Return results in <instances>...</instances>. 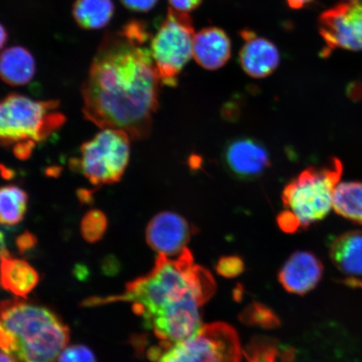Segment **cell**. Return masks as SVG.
<instances>
[{"label":"cell","instance_id":"obj_1","mask_svg":"<svg viewBox=\"0 0 362 362\" xmlns=\"http://www.w3.org/2000/svg\"><path fill=\"white\" fill-rule=\"evenodd\" d=\"M148 36L138 22H131L103 42L90 67L81 93L85 119L102 129L124 131L131 139L151 134L158 105V71Z\"/></svg>","mask_w":362,"mask_h":362},{"label":"cell","instance_id":"obj_2","mask_svg":"<svg viewBox=\"0 0 362 362\" xmlns=\"http://www.w3.org/2000/svg\"><path fill=\"white\" fill-rule=\"evenodd\" d=\"M216 284L209 271L194 262L185 248L176 259L158 255L155 267L146 275L127 284L119 296L92 297L81 303L83 307H97L116 302H129L144 325L163 312L189 300L204 305L214 296Z\"/></svg>","mask_w":362,"mask_h":362},{"label":"cell","instance_id":"obj_3","mask_svg":"<svg viewBox=\"0 0 362 362\" xmlns=\"http://www.w3.org/2000/svg\"><path fill=\"white\" fill-rule=\"evenodd\" d=\"M0 322L15 343L19 362H57L70 341V329L51 309L25 298L0 301Z\"/></svg>","mask_w":362,"mask_h":362},{"label":"cell","instance_id":"obj_4","mask_svg":"<svg viewBox=\"0 0 362 362\" xmlns=\"http://www.w3.org/2000/svg\"><path fill=\"white\" fill-rule=\"evenodd\" d=\"M342 173V162L332 158L327 165L302 171L284 187V211L293 216L298 230L309 228L329 214Z\"/></svg>","mask_w":362,"mask_h":362},{"label":"cell","instance_id":"obj_5","mask_svg":"<svg viewBox=\"0 0 362 362\" xmlns=\"http://www.w3.org/2000/svg\"><path fill=\"white\" fill-rule=\"evenodd\" d=\"M58 101H36L11 93L0 100V147L42 143L64 125Z\"/></svg>","mask_w":362,"mask_h":362},{"label":"cell","instance_id":"obj_6","mask_svg":"<svg viewBox=\"0 0 362 362\" xmlns=\"http://www.w3.org/2000/svg\"><path fill=\"white\" fill-rule=\"evenodd\" d=\"M242 354L236 330L223 322L203 325L185 341L148 352L153 362H240Z\"/></svg>","mask_w":362,"mask_h":362},{"label":"cell","instance_id":"obj_7","mask_svg":"<svg viewBox=\"0 0 362 362\" xmlns=\"http://www.w3.org/2000/svg\"><path fill=\"white\" fill-rule=\"evenodd\" d=\"M130 139L123 130L104 129L81 146L72 168L94 185L119 182L129 165Z\"/></svg>","mask_w":362,"mask_h":362},{"label":"cell","instance_id":"obj_8","mask_svg":"<svg viewBox=\"0 0 362 362\" xmlns=\"http://www.w3.org/2000/svg\"><path fill=\"white\" fill-rule=\"evenodd\" d=\"M194 35L189 13L170 8L149 48L163 85H177L178 76L193 56Z\"/></svg>","mask_w":362,"mask_h":362},{"label":"cell","instance_id":"obj_9","mask_svg":"<svg viewBox=\"0 0 362 362\" xmlns=\"http://www.w3.org/2000/svg\"><path fill=\"white\" fill-rule=\"evenodd\" d=\"M319 30L325 43L324 55L336 49L362 51V0L339 4L321 13Z\"/></svg>","mask_w":362,"mask_h":362},{"label":"cell","instance_id":"obj_10","mask_svg":"<svg viewBox=\"0 0 362 362\" xmlns=\"http://www.w3.org/2000/svg\"><path fill=\"white\" fill-rule=\"evenodd\" d=\"M193 228L182 216L162 211L153 216L146 228L148 245L158 255L178 257L191 240Z\"/></svg>","mask_w":362,"mask_h":362},{"label":"cell","instance_id":"obj_11","mask_svg":"<svg viewBox=\"0 0 362 362\" xmlns=\"http://www.w3.org/2000/svg\"><path fill=\"white\" fill-rule=\"evenodd\" d=\"M223 161L228 173L240 180H256L270 166L268 149L250 137L236 138L226 144Z\"/></svg>","mask_w":362,"mask_h":362},{"label":"cell","instance_id":"obj_12","mask_svg":"<svg viewBox=\"0 0 362 362\" xmlns=\"http://www.w3.org/2000/svg\"><path fill=\"white\" fill-rule=\"evenodd\" d=\"M323 272L322 262L313 253L298 251L282 267L279 280L288 293L305 296L320 283Z\"/></svg>","mask_w":362,"mask_h":362},{"label":"cell","instance_id":"obj_13","mask_svg":"<svg viewBox=\"0 0 362 362\" xmlns=\"http://www.w3.org/2000/svg\"><path fill=\"white\" fill-rule=\"evenodd\" d=\"M244 44L239 53L243 70L253 78H264L277 69L279 52L270 40L259 37L251 30H243Z\"/></svg>","mask_w":362,"mask_h":362},{"label":"cell","instance_id":"obj_14","mask_svg":"<svg viewBox=\"0 0 362 362\" xmlns=\"http://www.w3.org/2000/svg\"><path fill=\"white\" fill-rule=\"evenodd\" d=\"M329 257L337 269L346 276L347 286L362 288V230L339 235L329 246Z\"/></svg>","mask_w":362,"mask_h":362},{"label":"cell","instance_id":"obj_15","mask_svg":"<svg viewBox=\"0 0 362 362\" xmlns=\"http://www.w3.org/2000/svg\"><path fill=\"white\" fill-rule=\"evenodd\" d=\"M232 45L228 35L217 27H208L194 35L193 57L199 65L214 71L228 62Z\"/></svg>","mask_w":362,"mask_h":362},{"label":"cell","instance_id":"obj_16","mask_svg":"<svg viewBox=\"0 0 362 362\" xmlns=\"http://www.w3.org/2000/svg\"><path fill=\"white\" fill-rule=\"evenodd\" d=\"M40 281L38 272L28 262L11 255L0 259V287L18 298H26Z\"/></svg>","mask_w":362,"mask_h":362},{"label":"cell","instance_id":"obj_17","mask_svg":"<svg viewBox=\"0 0 362 362\" xmlns=\"http://www.w3.org/2000/svg\"><path fill=\"white\" fill-rule=\"evenodd\" d=\"M35 74V59L28 49L12 47L0 55V79L13 87L30 83Z\"/></svg>","mask_w":362,"mask_h":362},{"label":"cell","instance_id":"obj_18","mask_svg":"<svg viewBox=\"0 0 362 362\" xmlns=\"http://www.w3.org/2000/svg\"><path fill=\"white\" fill-rule=\"evenodd\" d=\"M115 13L112 0H76L74 16L78 24L87 30L103 28Z\"/></svg>","mask_w":362,"mask_h":362},{"label":"cell","instance_id":"obj_19","mask_svg":"<svg viewBox=\"0 0 362 362\" xmlns=\"http://www.w3.org/2000/svg\"><path fill=\"white\" fill-rule=\"evenodd\" d=\"M28 194L16 185L0 187V224L16 226L24 220L28 208Z\"/></svg>","mask_w":362,"mask_h":362},{"label":"cell","instance_id":"obj_20","mask_svg":"<svg viewBox=\"0 0 362 362\" xmlns=\"http://www.w3.org/2000/svg\"><path fill=\"white\" fill-rule=\"evenodd\" d=\"M333 208L338 215L362 225V182L339 183L334 193Z\"/></svg>","mask_w":362,"mask_h":362},{"label":"cell","instance_id":"obj_21","mask_svg":"<svg viewBox=\"0 0 362 362\" xmlns=\"http://www.w3.org/2000/svg\"><path fill=\"white\" fill-rule=\"evenodd\" d=\"M107 218L100 210H90L83 217L80 230L86 242L95 243L100 241L107 230Z\"/></svg>","mask_w":362,"mask_h":362},{"label":"cell","instance_id":"obj_22","mask_svg":"<svg viewBox=\"0 0 362 362\" xmlns=\"http://www.w3.org/2000/svg\"><path fill=\"white\" fill-rule=\"evenodd\" d=\"M241 320L244 323L259 325L264 328H274L279 325V320L274 312L257 303L247 307L243 312Z\"/></svg>","mask_w":362,"mask_h":362},{"label":"cell","instance_id":"obj_23","mask_svg":"<svg viewBox=\"0 0 362 362\" xmlns=\"http://www.w3.org/2000/svg\"><path fill=\"white\" fill-rule=\"evenodd\" d=\"M247 362H276L277 347L269 339H256L246 351Z\"/></svg>","mask_w":362,"mask_h":362},{"label":"cell","instance_id":"obj_24","mask_svg":"<svg viewBox=\"0 0 362 362\" xmlns=\"http://www.w3.org/2000/svg\"><path fill=\"white\" fill-rule=\"evenodd\" d=\"M57 362H97V359L88 346L74 345L66 347L62 351Z\"/></svg>","mask_w":362,"mask_h":362},{"label":"cell","instance_id":"obj_25","mask_svg":"<svg viewBox=\"0 0 362 362\" xmlns=\"http://www.w3.org/2000/svg\"><path fill=\"white\" fill-rule=\"evenodd\" d=\"M244 269L243 262L239 257H223L216 265V272L226 278H234L241 274Z\"/></svg>","mask_w":362,"mask_h":362},{"label":"cell","instance_id":"obj_26","mask_svg":"<svg viewBox=\"0 0 362 362\" xmlns=\"http://www.w3.org/2000/svg\"><path fill=\"white\" fill-rule=\"evenodd\" d=\"M126 8L136 12H148L155 7L158 0H120Z\"/></svg>","mask_w":362,"mask_h":362},{"label":"cell","instance_id":"obj_27","mask_svg":"<svg viewBox=\"0 0 362 362\" xmlns=\"http://www.w3.org/2000/svg\"><path fill=\"white\" fill-rule=\"evenodd\" d=\"M16 243L18 250L21 253H25L35 247L36 243H37V239H36L34 234L26 230L16 238Z\"/></svg>","mask_w":362,"mask_h":362},{"label":"cell","instance_id":"obj_28","mask_svg":"<svg viewBox=\"0 0 362 362\" xmlns=\"http://www.w3.org/2000/svg\"><path fill=\"white\" fill-rule=\"evenodd\" d=\"M202 0H169L172 8L181 12H191L200 6Z\"/></svg>","mask_w":362,"mask_h":362},{"label":"cell","instance_id":"obj_29","mask_svg":"<svg viewBox=\"0 0 362 362\" xmlns=\"http://www.w3.org/2000/svg\"><path fill=\"white\" fill-rule=\"evenodd\" d=\"M314 0H286L288 6L294 10H298V8H301L307 6V4L313 2Z\"/></svg>","mask_w":362,"mask_h":362},{"label":"cell","instance_id":"obj_30","mask_svg":"<svg viewBox=\"0 0 362 362\" xmlns=\"http://www.w3.org/2000/svg\"><path fill=\"white\" fill-rule=\"evenodd\" d=\"M8 255H11V252L7 247L6 237H4V234L0 230V259H1L4 256Z\"/></svg>","mask_w":362,"mask_h":362},{"label":"cell","instance_id":"obj_31","mask_svg":"<svg viewBox=\"0 0 362 362\" xmlns=\"http://www.w3.org/2000/svg\"><path fill=\"white\" fill-rule=\"evenodd\" d=\"M8 35L4 27L0 24V49H1L4 44L7 42Z\"/></svg>","mask_w":362,"mask_h":362},{"label":"cell","instance_id":"obj_32","mask_svg":"<svg viewBox=\"0 0 362 362\" xmlns=\"http://www.w3.org/2000/svg\"><path fill=\"white\" fill-rule=\"evenodd\" d=\"M0 362H19L13 356L6 354V353L0 351Z\"/></svg>","mask_w":362,"mask_h":362}]
</instances>
